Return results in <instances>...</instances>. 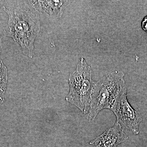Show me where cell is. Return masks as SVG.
I'll return each mask as SVG.
<instances>
[{
    "instance_id": "obj_8",
    "label": "cell",
    "mask_w": 147,
    "mask_h": 147,
    "mask_svg": "<svg viewBox=\"0 0 147 147\" xmlns=\"http://www.w3.org/2000/svg\"><path fill=\"white\" fill-rule=\"evenodd\" d=\"M142 26L143 30L147 32V15L145 16L142 21Z\"/></svg>"
},
{
    "instance_id": "obj_4",
    "label": "cell",
    "mask_w": 147,
    "mask_h": 147,
    "mask_svg": "<svg viewBox=\"0 0 147 147\" xmlns=\"http://www.w3.org/2000/svg\"><path fill=\"white\" fill-rule=\"evenodd\" d=\"M110 110L115 115L117 121L135 135L139 134V127L142 121V117L129 102L126 87L120 92Z\"/></svg>"
},
{
    "instance_id": "obj_1",
    "label": "cell",
    "mask_w": 147,
    "mask_h": 147,
    "mask_svg": "<svg viewBox=\"0 0 147 147\" xmlns=\"http://www.w3.org/2000/svg\"><path fill=\"white\" fill-rule=\"evenodd\" d=\"M2 8L8 17L4 30L5 36L12 38L20 45L24 55L32 58L35 40L40 31L39 13L28 1L3 6Z\"/></svg>"
},
{
    "instance_id": "obj_7",
    "label": "cell",
    "mask_w": 147,
    "mask_h": 147,
    "mask_svg": "<svg viewBox=\"0 0 147 147\" xmlns=\"http://www.w3.org/2000/svg\"><path fill=\"white\" fill-rule=\"evenodd\" d=\"M7 79V68L0 58V93L1 94H5Z\"/></svg>"
},
{
    "instance_id": "obj_11",
    "label": "cell",
    "mask_w": 147,
    "mask_h": 147,
    "mask_svg": "<svg viewBox=\"0 0 147 147\" xmlns=\"http://www.w3.org/2000/svg\"><path fill=\"white\" fill-rule=\"evenodd\" d=\"M3 1H0V5H2L3 3Z\"/></svg>"
},
{
    "instance_id": "obj_3",
    "label": "cell",
    "mask_w": 147,
    "mask_h": 147,
    "mask_svg": "<svg viewBox=\"0 0 147 147\" xmlns=\"http://www.w3.org/2000/svg\"><path fill=\"white\" fill-rule=\"evenodd\" d=\"M92 70L84 58L80 60L69 79L70 90L66 100L85 114L88 113L95 82L92 79Z\"/></svg>"
},
{
    "instance_id": "obj_2",
    "label": "cell",
    "mask_w": 147,
    "mask_h": 147,
    "mask_svg": "<svg viewBox=\"0 0 147 147\" xmlns=\"http://www.w3.org/2000/svg\"><path fill=\"white\" fill-rule=\"evenodd\" d=\"M124 76L123 72L116 70L95 82L88 115L90 121H93L101 110L111 109L120 92L126 87Z\"/></svg>"
},
{
    "instance_id": "obj_10",
    "label": "cell",
    "mask_w": 147,
    "mask_h": 147,
    "mask_svg": "<svg viewBox=\"0 0 147 147\" xmlns=\"http://www.w3.org/2000/svg\"><path fill=\"white\" fill-rule=\"evenodd\" d=\"M4 95L0 93V105L3 102L4 100Z\"/></svg>"
},
{
    "instance_id": "obj_9",
    "label": "cell",
    "mask_w": 147,
    "mask_h": 147,
    "mask_svg": "<svg viewBox=\"0 0 147 147\" xmlns=\"http://www.w3.org/2000/svg\"><path fill=\"white\" fill-rule=\"evenodd\" d=\"M3 34H2L0 32V56H1V51L2 47V38Z\"/></svg>"
},
{
    "instance_id": "obj_5",
    "label": "cell",
    "mask_w": 147,
    "mask_h": 147,
    "mask_svg": "<svg viewBox=\"0 0 147 147\" xmlns=\"http://www.w3.org/2000/svg\"><path fill=\"white\" fill-rule=\"evenodd\" d=\"M128 139L121 125L116 121L112 127L107 129L90 144L93 147H116Z\"/></svg>"
},
{
    "instance_id": "obj_6",
    "label": "cell",
    "mask_w": 147,
    "mask_h": 147,
    "mask_svg": "<svg viewBox=\"0 0 147 147\" xmlns=\"http://www.w3.org/2000/svg\"><path fill=\"white\" fill-rule=\"evenodd\" d=\"M29 3L38 13L45 14L48 17L60 18L64 10L70 3V1H28Z\"/></svg>"
}]
</instances>
